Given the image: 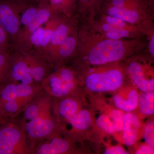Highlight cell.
I'll return each mask as SVG.
<instances>
[{
  "label": "cell",
  "mask_w": 154,
  "mask_h": 154,
  "mask_svg": "<svg viewBox=\"0 0 154 154\" xmlns=\"http://www.w3.org/2000/svg\"><path fill=\"white\" fill-rule=\"evenodd\" d=\"M77 54L83 67L122 62L147 48L143 38L114 40L103 37L86 23L78 28Z\"/></svg>",
  "instance_id": "obj_1"
},
{
  "label": "cell",
  "mask_w": 154,
  "mask_h": 154,
  "mask_svg": "<svg viewBox=\"0 0 154 154\" xmlns=\"http://www.w3.org/2000/svg\"><path fill=\"white\" fill-rule=\"evenodd\" d=\"M51 97L44 92L35 97L22 111L19 123L34 149L39 142L60 134L52 110Z\"/></svg>",
  "instance_id": "obj_2"
},
{
  "label": "cell",
  "mask_w": 154,
  "mask_h": 154,
  "mask_svg": "<svg viewBox=\"0 0 154 154\" xmlns=\"http://www.w3.org/2000/svg\"><path fill=\"white\" fill-rule=\"evenodd\" d=\"M80 76L86 91L98 94L114 93L124 85L127 77L122 62L83 67Z\"/></svg>",
  "instance_id": "obj_3"
},
{
  "label": "cell",
  "mask_w": 154,
  "mask_h": 154,
  "mask_svg": "<svg viewBox=\"0 0 154 154\" xmlns=\"http://www.w3.org/2000/svg\"><path fill=\"white\" fill-rule=\"evenodd\" d=\"M154 5L149 0H105L100 13L122 19L141 29L152 22Z\"/></svg>",
  "instance_id": "obj_4"
},
{
  "label": "cell",
  "mask_w": 154,
  "mask_h": 154,
  "mask_svg": "<svg viewBox=\"0 0 154 154\" xmlns=\"http://www.w3.org/2000/svg\"><path fill=\"white\" fill-rule=\"evenodd\" d=\"M45 93L52 98L82 96L79 74L72 69L62 65L50 73L40 84Z\"/></svg>",
  "instance_id": "obj_5"
},
{
  "label": "cell",
  "mask_w": 154,
  "mask_h": 154,
  "mask_svg": "<svg viewBox=\"0 0 154 154\" xmlns=\"http://www.w3.org/2000/svg\"><path fill=\"white\" fill-rule=\"evenodd\" d=\"M86 23L95 32L110 39H133L143 38L145 36L136 25L102 13L98 14L92 22Z\"/></svg>",
  "instance_id": "obj_6"
},
{
  "label": "cell",
  "mask_w": 154,
  "mask_h": 154,
  "mask_svg": "<svg viewBox=\"0 0 154 154\" xmlns=\"http://www.w3.org/2000/svg\"><path fill=\"white\" fill-rule=\"evenodd\" d=\"M151 58L139 53L125 60L127 77L141 92L154 91V69L150 60Z\"/></svg>",
  "instance_id": "obj_7"
},
{
  "label": "cell",
  "mask_w": 154,
  "mask_h": 154,
  "mask_svg": "<svg viewBox=\"0 0 154 154\" xmlns=\"http://www.w3.org/2000/svg\"><path fill=\"white\" fill-rule=\"evenodd\" d=\"M33 154V149L21 125L12 120L0 124V154Z\"/></svg>",
  "instance_id": "obj_8"
},
{
  "label": "cell",
  "mask_w": 154,
  "mask_h": 154,
  "mask_svg": "<svg viewBox=\"0 0 154 154\" xmlns=\"http://www.w3.org/2000/svg\"><path fill=\"white\" fill-rule=\"evenodd\" d=\"M28 5L27 0H0V27L15 40L20 30L19 13Z\"/></svg>",
  "instance_id": "obj_9"
},
{
  "label": "cell",
  "mask_w": 154,
  "mask_h": 154,
  "mask_svg": "<svg viewBox=\"0 0 154 154\" xmlns=\"http://www.w3.org/2000/svg\"><path fill=\"white\" fill-rule=\"evenodd\" d=\"M69 125L70 128L61 133L75 142L80 141L91 128L95 125V119L91 110L83 108L60 128Z\"/></svg>",
  "instance_id": "obj_10"
},
{
  "label": "cell",
  "mask_w": 154,
  "mask_h": 154,
  "mask_svg": "<svg viewBox=\"0 0 154 154\" xmlns=\"http://www.w3.org/2000/svg\"><path fill=\"white\" fill-rule=\"evenodd\" d=\"M78 22L75 17H65L56 28L47 51L42 56L51 66H54L58 48L67 37L78 28Z\"/></svg>",
  "instance_id": "obj_11"
},
{
  "label": "cell",
  "mask_w": 154,
  "mask_h": 154,
  "mask_svg": "<svg viewBox=\"0 0 154 154\" xmlns=\"http://www.w3.org/2000/svg\"><path fill=\"white\" fill-rule=\"evenodd\" d=\"M84 102L82 96H67L61 98H52V110L59 129L82 109Z\"/></svg>",
  "instance_id": "obj_12"
},
{
  "label": "cell",
  "mask_w": 154,
  "mask_h": 154,
  "mask_svg": "<svg viewBox=\"0 0 154 154\" xmlns=\"http://www.w3.org/2000/svg\"><path fill=\"white\" fill-rule=\"evenodd\" d=\"M43 92L39 84L24 85L7 82L0 88V104L16 99H33Z\"/></svg>",
  "instance_id": "obj_13"
},
{
  "label": "cell",
  "mask_w": 154,
  "mask_h": 154,
  "mask_svg": "<svg viewBox=\"0 0 154 154\" xmlns=\"http://www.w3.org/2000/svg\"><path fill=\"white\" fill-rule=\"evenodd\" d=\"M75 142L57 133L34 146L33 154H65L76 152Z\"/></svg>",
  "instance_id": "obj_14"
},
{
  "label": "cell",
  "mask_w": 154,
  "mask_h": 154,
  "mask_svg": "<svg viewBox=\"0 0 154 154\" xmlns=\"http://www.w3.org/2000/svg\"><path fill=\"white\" fill-rule=\"evenodd\" d=\"M139 91L132 84L123 85L112 98L113 105L125 113L133 112L137 109Z\"/></svg>",
  "instance_id": "obj_15"
},
{
  "label": "cell",
  "mask_w": 154,
  "mask_h": 154,
  "mask_svg": "<svg viewBox=\"0 0 154 154\" xmlns=\"http://www.w3.org/2000/svg\"><path fill=\"white\" fill-rule=\"evenodd\" d=\"M122 143L132 147L142 137L144 125L140 118L133 112L124 113Z\"/></svg>",
  "instance_id": "obj_16"
},
{
  "label": "cell",
  "mask_w": 154,
  "mask_h": 154,
  "mask_svg": "<svg viewBox=\"0 0 154 154\" xmlns=\"http://www.w3.org/2000/svg\"><path fill=\"white\" fill-rule=\"evenodd\" d=\"M38 13L34 21L30 25L19 31L16 41L21 46L28 45L31 34L38 28L45 24L53 15L49 3H38Z\"/></svg>",
  "instance_id": "obj_17"
},
{
  "label": "cell",
  "mask_w": 154,
  "mask_h": 154,
  "mask_svg": "<svg viewBox=\"0 0 154 154\" xmlns=\"http://www.w3.org/2000/svg\"><path fill=\"white\" fill-rule=\"evenodd\" d=\"M22 52V55L27 63L34 83L40 85L50 73V66L39 54H35L25 51Z\"/></svg>",
  "instance_id": "obj_18"
},
{
  "label": "cell",
  "mask_w": 154,
  "mask_h": 154,
  "mask_svg": "<svg viewBox=\"0 0 154 154\" xmlns=\"http://www.w3.org/2000/svg\"><path fill=\"white\" fill-rule=\"evenodd\" d=\"M7 82L24 85L36 84L31 76L28 65L23 55L11 60Z\"/></svg>",
  "instance_id": "obj_19"
},
{
  "label": "cell",
  "mask_w": 154,
  "mask_h": 154,
  "mask_svg": "<svg viewBox=\"0 0 154 154\" xmlns=\"http://www.w3.org/2000/svg\"><path fill=\"white\" fill-rule=\"evenodd\" d=\"M78 28L76 29L60 45L58 49L54 66L62 65L64 61L70 58L77 53L78 41Z\"/></svg>",
  "instance_id": "obj_20"
},
{
  "label": "cell",
  "mask_w": 154,
  "mask_h": 154,
  "mask_svg": "<svg viewBox=\"0 0 154 154\" xmlns=\"http://www.w3.org/2000/svg\"><path fill=\"white\" fill-rule=\"evenodd\" d=\"M105 0H77V13L83 22L90 23L100 13Z\"/></svg>",
  "instance_id": "obj_21"
},
{
  "label": "cell",
  "mask_w": 154,
  "mask_h": 154,
  "mask_svg": "<svg viewBox=\"0 0 154 154\" xmlns=\"http://www.w3.org/2000/svg\"><path fill=\"white\" fill-rule=\"evenodd\" d=\"M32 100L16 99L0 104V115L8 120H12L21 114L25 107Z\"/></svg>",
  "instance_id": "obj_22"
},
{
  "label": "cell",
  "mask_w": 154,
  "mask_h": 154,
  "mask_svg": "<svg viewBox=\"0 0 154 154\" xmlns=\"http://www.w3.org/2000/svg\"><path fill=\"white\" fill-rule=\"evenodd\" d=\"M66 17L58 14H53L44 27V34L42 41L38 48L39 54L43 56L46 51L51 40L54 32L59 24Z\"/></svg>",
  "instance_id": "obj_23"
},
{
  "label": "cell",
  "mask_w": 154,
  "mask_h": 154,
  "mask_svg": "<svg viewBox=\"0 0 154 154\" xmlns=\"http://www.w3.org/2000/svg\"><path fill=\"white\" fill-rule=\"evenodd\" d=\"M91 98L92 105L94 108L99 110L101 113L108 116L112 122L123 119L125 112L108 104L101 97L97 96Z\"/></svg>",
  "instance_id": "obj_24"
},
{
  "label": "cell",
  "mask_w": 154,
  "mask_h": 154,
  "mask_svg": "<svg viewBox=\"0 0 154 154\" xmlns=\"http://www.w3.org/2000/svg\"><path fill=\"white\" fill-rule=\"evenodd\" d=\"M53 13L67 17L77 13V0H49Z\"/></svg>",
  "instance_id": "obj_25"
},
{
  "label": "cell",
  "mask_w": 154,
  "mask_h": 154,
  "mask_svg": "<svg viewBox=\"0 0 154 154\" xmlns=\"http://www.w3.org/2000/svg\"><path fill=\"white\" fill-rule=\"evenodd\" d=\"M138 108L140 117H146L154 114V92L139 91Z\"/></svg>",
  "instance_id": "obj_26"
},
{
  "label": "cell",
  "mask_w": 154,
  "mask_h": 154,
  "mask_svg": "<svg viewBox=\"0 0 154 154\" xmlns=\"http://www.w3.org/2000/svg\"><path fill=\"white\" fill-rule=\"evenodd\" d=\"M11 60L5 52L0 51V87L8 81Z\"/></svg>",
  "instance_id": "obj_27"
},
{
  "label": "cell",
  "mask_w": 154,
  "mask_h": 154,
  "mask_svg": "<svg viewBox=\"0 0 154 154\" xmlns=\"http://www.w3.org/2000/svg\"><path fill=\"white\" fill-rule=\"evenodd\" d=\"M95 126L101 132L106 134L114 135L113 122L110 118L105 114L101 113L95 119Z\"/></svg>",
  "instance_id": "obj_28"
},
{
  "label": "cell",
  "mask_w": 154,
  "mask_h": 154,
  "mask_svg": "<svg viewBox=\"0 0 154 154\" xmlns=\"http://www.w3.org/2000/svg\"><path fill=\"white\" fill-rule=\"evenodd\" d=\"M39 6L28 5L23 11V13L20 17L21 25L25 27L30 25L34 21L38 13Z\"/></svg>",
  "instance_id": "obj_29"
},
{
  "label": "cell",
  "mask_w": 154,
  "mask_h": 154,
  "mask_svg": "<svg viewBox=\"0 0 154 154\" xmlns=\"http://www.w3.org/2000/svg\"><path fill=\"white\" fill-rule=\"evenodd\" d=\"M142 137L145 143L154 148V122L149 120L144 125Z\"/></svg>",
  "instance_id": "obj_30"
},
{
  "label": "cell",
  "mask_w": 154,
  "mask_h": 154,
  "mask_svg": "<svg viewBox=\"0 0 154 154\" xmlns=\"http://www.w3.org/2000/svg\"><path fill=\"white\" fill-rule=\"evenodd\" d=\"M44 27L42 26L34 31L30 36L28 46L31 45L39 48L44 36Z\"/></svg>",
  "instance_id": "obj_31"
},
{
  "label": "cell",
  "mask_w": 154,
  "mask_h": 154,
  "mask_svg": "<svg viewBox=\"0 0 154 154\" xmlns=\"http://www.w3.org/2000/svg\"><path fill=\"white\" fill-rule=\"evenodd\" d=\"M105 154H128L129 152L125 149L122 146L107 145L104 152Z\"/></svg>",
  "instance_id": "obj_32"
},
{
  "label": "cell",
  "mask_w": 154,
  "mask_h": 154,
  "mask_svg": "<svg viewBox=\"0 0 154 154\" xmlns=\"http://www.w3.org/2000/svg\"><path fill=\"white\" fill-rule=\"evenodd\" d=\"M154 148L147 144L146 143H141L136 146L135 149L134 154H153Z\"/></svg>",
  "instance_id": "obj_33"
},
{
  "label": "cell",
  "mask_w": 154,
  "mask_h": 154,
  "mask_svg": "<svg viewBox=\"0 0 154 154\" xmlns=\"http://www.w3.org/2000/svg\"><path fill=\"white\" fill-rule=\"evenodd\" d=\"M8 34L0 27V51L5 52L6 45L8 42Z\"/></svg>",
  "instance_id": "obj_34"
},
{
  "label": "cell",
  "mask_w": 154,
  "mask_h": 154,
  "mask_svg": "<svg viewBox=\"0 0 154 154\" xmlns=\"http://www.w3.org/2000/svg\"><path fill=\"white\" fill-rule=\"evenodd\" d=\"M8 120H8V119L4 118L2 116L0 115V124L4 123V122H6V121H8Z\"/></svg>",
  "instance_id": "obj_35"
},
{
  "label": "cell",
  "mask_w": 154,
  "mask_h": 154,
  "mask_svg": "<svg viewBox=\"0 0 154 154\" xmlns=\"http://www.w3.org/2000/svg\"><path fill=\"white\" fill-rule=\"evenodd\" d=\"M40 3H49V0H41Z\"/></svg>",
  "instance_id": "obj_36"
},
{
  "label": "cell",
  "mask_w": 154,
  "mask_h": 154,
  "mask_svg": "<svg viewBox=\"0 0 154 154\" xmlns=\"http://www.w3.org/2000/svg\"><path fill=\"white\" fill-rule=\"evenodd\" d=\"M36 1H38V3H39L40 2H41V0H36Z\"/></svg>",
  "instance_id": "obj_37"
}]
</instances>
